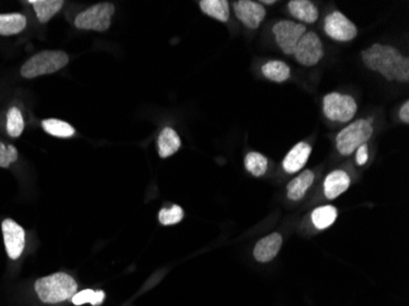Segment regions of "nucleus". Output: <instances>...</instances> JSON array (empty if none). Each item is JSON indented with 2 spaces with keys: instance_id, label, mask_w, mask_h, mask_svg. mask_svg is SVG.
Returning <instances> with one entry per match:
<instances>
[{
  "instance_id": "f257e3e1",
  "label": "nucleus",
  "mask_w": 409,
  "mask_h": 306,
  "mask_svg": "<svg viewBox=\"0 0 409 306\" xmlns=\"http://www.w3.org/2000/svg\"><path fill=\"white\" fill-rule=\"evenodd\" d=\"M363 62L372 72H380L389 81H409V58L398 49L384 44H372L363 51Z\"/></svg>"
},
{
  "instance_id": "f03ea898",
  "label": "nucleus",
  "mask_w": 409,
  "mask_h": 306,
  "mask_svg": "<svg viewBox=\"0 0 409 306\" xmlns=\"http://www.w3.org/2000/svg\"><path fill=\"white\" fill-rule=\"evenodd\" d=\"M34 291L41 302L58 304L72 299L77 293V283L67 273L58 272L37 279L34 283Z\"/></svg>"
},
{
  "instance_id": "7ed1b4c3",
  "label": "nucleus",
  "mask_w": 409,
  "mask_h": 306,
  "mask_svg": "<svg viewBox=\"0 0 409 306\" xmlns=\"http://www.w3.org/2000/svg\"><path fill=\"white\" fill-rule=\"evenodd\" d=\"M67 62L69 55L63 51H42L25 62L20 74L25 79L51 75L67 67Z\"/></svg>"
},
{
  "instance_id": "20e7f679",
  "label": "nucleus",
  "mask_w": 409,
  "mask_h": 306,
  "mask_svg": "<svg viewBox=\"0 0 409 306\" xmlns=\"http://www.w3.org/2000/svg\"><path fill=\"white\" fill-rule=\"evenodd\" d=\"M374 129L368 120H356L352 124L348 125L347 128L337 135L336 138V145L337 149L343 156H349L354 151H357L358 147L362 145L367 144L372 136Z\"/></svg>"
},
{
  "instance_id": "39448f33",
  "label": "nucleus",
  "mask_w": 409,
  "mask_h": 306,
  "mask_svg": "<svg viewBox=\"0 0 409 306\" xmlns=\"http://www.w3.org/2000/svg\"><path fill=\"white\" fill-rule=\"evenodd\" d=\"M115 11V6L112 3L95 4L77 15L74 24L77 29L103 32L110 29V20Z\"/></svg>"
},
{
  "instance_id": "423d86ee",
  "label": "nucleus",
  "mask_w": 409,
  "mask_h": 306,
  "mask_svg": "<svg viewBox=\"0 0 409 306\" xmlns=\"http://www.w3.org/2000/svg\"><path fill=\"white\" fill-rule=\"evenodd\" d=\"M323 109L326 118L337 123H347L357 113V102L352 96L332 92L324 97Z\"/></svg>"
},
{
  "instance_id": "0eeeda50",
  "label": "nucleus",
  "mask_w": 409,
  "mask_h": 306,
  "mask_svg": "<svg viewBox=\"0 0 409 306\" xmlns=\"http://www.w3.org/2000/svg\"><path fill=\"white\" fill-rule=\"evenodd\" d=\"M272 32L275 34L276 44H278L282 52L287 55H290L294 53L297 44L306 32V27L305 25L297 24L294 21H290V20H283L275 24Z\"/></svg>"
},
{
  "instance_id": "6e6552de",
  "label": "nucleus",
  "mask_w": 409,
  "mask_h": 306,
  "mask_svg": "<svg viewBox=\"0 0 409 306\" xmlns=\"http://www.w3.org/2000/svg\"><path fill=\"white\" fill-rule=\"evenodd\" d=\"M297 62L304 67H314L324 57V47L315 32H305L294 49Z\"/></svg>"
},
{
  "instance_id": "1a4fd4ad",
  "label": "nucleus",
  "mask_w": 409,
  "mask_h": 306,
  "mask_svg": "<svg viewBox=\"0 0 409 306\" xmlns=\"http://www.w3.org/2000/svg\"><path fill=\"white\" fill-rule=\"evenodd\" d=\"M324 29L327 36L338 42L352 41L358 34L357 26L339 11H333L327 15L325 19Z\"/></svg>"
},
{
  "instance_id": "9d476101",
  "label": "nucleus",
  "mask_w": 409,
  "mask_h": 306,
  "mask_svg": "<svg viewBox=\"0 0 409 306\" xmlns=\"http://www.w3.org/2000/svg\"><path fill=\"white\" fill-rule=\"evenodd\" d=\"M1 230L4 237L5 250L11 260H18L25 249V230L15 220H3Z\"/></svg>"
},
{
  "instance_id": "9b49d317",
  "label": "nucleus",
  "mask_w": 409,
  "mask_h": 306,
  "mask_svg": "<svg viewBox=\"0 0 409 306\" xmlns=\"http://www.w3.org/2000/svg\"><path fill=\"white\" fill-rule=\"evenodd\" d=\"M235 16L243 22L247 29H257L262 20L266 16L265 8L257 1L238 0L234 3Z\"/></svg>"
},
{
  "instance_id": "f8f14e48",
  "label": "nucleus",
  "mask_w": 409,
  "mask_h": 306,
  "mask_svg": "<svg viewBox=\"0 0 409 306\" xmlns=\"http://www.w3.org/2000/svg\"><path fill=\"white\" fill-rule=\"evenodd\" d=\"M282 243H283V239H282L281 234L272 233V234L267 235L261 240H259V243L255 245L254 258L259 262H270L280 253Z\"/></svg>"
},
{
  "instance_id": "ddd939ff",
  "label": "nucleus",
  "mask_w": 409,
  "mask_h": 306,
  "mask_svg": "<svg viewBox=\"0 0 409 306\" xmlns=\"http://www.w3.org/2000/svg\"><path fill=\"white\" fill-rule=\"evenodd\" d=\"M311 153V146L306 142H299L290 149L285 159H283V169L290 174L299 172L308 162Z\"/></svg>"
},
{
  "instance_id": "4468645a",
  "label": "nucleus",
  "mask_w": 409,
  "mask_h": 306,
  "mask_svg": "<svg viewBox=\"0 0 409 306\" xmlns=\"http://www.w3.org/2000/svg\"><path fill=\"white\" fill-rule=\"evenodd\" d=\"M351 185V178L344 171H333L330 173L324 182L325 197L333 200L341 194L347 192Z\"/></svg>"
},
{
  "instance_id": "2eb2a0df",
  "label": "nucleus",
  "mask_w": 409,
  "mask_h": 306,
  "mask_svg": "<svg viewBox=\"0 0 409 306\" xmlns=\"http://www.w3.org/2000/svg\"><path fill=\"white\" fill-rule=\"evenodd\" d=\"M290 15L305 24H314L319 19V10L309 0H292L288 3Z\"/></svg>"
},
{
  "instance_id": "dca6fc26",
  "label": "nucleus",
  "mask_w": 409,
  "mask_h": 306,
  "mask_svg": "<svg viewBox=\"0 0 409 306\" xmlns=\"http://www.w3.org/2000/svg\"><path fill=\"white\" fill-rule=\"evenodd\" d=\"M314 173L306 169L303 173H300L298 177L294 178L287 187V197L293 201H299L305 197L306 192L309 190L311 184L314 182Z\"/></svg>"
},
{
  "instance_id": "f3484780",
  "label": "nucleus",
  "mask_w": 409,
  "mask_h": 306,
  "mask_svg": "<svg viewBox=\"0 0 409 306\" xmlns=\"http://www.w3.org/2000/svg\"><path fill=\"white\" fill-rule=\"evenodd\" d=\"M157 145L160 157H171V154H174L178 149H181V138L176 134V130L164 128L158 136Z\"/></svg>"
},
{
  "instance_id": "a211bd4d",
  "label": "nucleus",
  "mask_w": 409,
  "mask_h": 306,
  "mask_svg": "<svg viewBox=\"0 0 409 306\" xmlns=\"http://www.w3.org/2000/svg\"><path fill=\"white\" fill-rule=\"evenodd\" d=\"M27 24L22 14H0V36H14L24 31Z\"/></svg>"
},
{
  "instance_id": "6ab92c4d",
  "label": "nucleus",
  "mask_w": 409,
  "mask_h": 306,
  "mask_svg": "<svg viewBox=\"0 0 409 306\" xmlns=\"http://www.w3.org/2000/svg\"><path fill=\"white\" fill-rule=\"evenodd\" d=\"M30 4L34 6V13L41 24H46L62 9L64 1L63 0H31Z\"/></svg>"
},
{
  "instance_id": "aec40b11",
  "label": "nucleus",
  "mask_w": 409,
  "mask_h": 306,
  "mask_svg": "<svg viewBox=\"0 0 409 306\" xmlns=\"http://www.w3.org/2000/svg\"><path fill=\"white\" fill-rule=\"evenodd\" d=\"M202 13L221 22L229 20V3L227 0H201L199 1Z\"/></svg>"
},
{
  "instance_id": "412c9836",
  "label": "nucleus",
  "mask_w": 409,
  "mask_h": 306,
  "mask_svg": "<svg viewBox=\"0 0 409 306\" xmlns=\"http://www.w3.org/2000/svg\"><path fill=\"white\" fill-rule=\"evenodd\" d=\"M261 72L264 76L267 77L268 80L278 82V84L287 81L290 77V67L286 62H280V60H272L264 64Z\"/></svg>"
},
{
  "instance_id": "4be33fe9",
  "label": "nucleus",
  "mask_w": 409,
  "mask_h": 306,
  "mask_svg": "<svg viewBox=\"0 0 409 306\" xmlns=\"http://www.w3.org/2000/svg\"><path fill=\"white\" fill-rule=\"evenodd\" d=\"M337 208L333 206H323L318 207L311 213V220L318 230H323L328 228L335 223L337 218Z\"/></svg>"
},
{
  "instance_id": "5701e85b",
  "label": "nucleus",
  "mask_w": 409,
  "mask_h": 306,
  "mask_svg": "<svg viewBox=\"0 0 409 306\" xmlns=\"http://www.w3.org/2000/svg\"><path fill=\"white\" fill-rule=\"evenodd\" d=\"M42 128L47 134L53 135L56 138H72L75 135V129L69 123L63 120L46 119L42 121Z\"/></svg>"
},
{
  "instance_id": "b1692460",
  "label": "nucleus",
  "mask_w": 409,
  "mask_h": 306,
  "mask_svg": "<svg viewBox=\"0 0 409 306\" xmlns=\"http://www.w3.org/2000/svg\"><path fill=\"white\" fill-rule=\"evenodd\" d=\"M244 164L247 172L252 173L254 177H262L266 173L268 161L261 153L250 152L247 153Z\"/></svg>"
},
{
  "instance_id": "393cba45",
  "label": "nucleus",
  "mask_w": 409,
  "mask_h": 306,
  "mask_svg": "<svg viewBox=\"0 0 409 306\" xmlns=\"http://www.w3.org/2000/svg\"><path fill=\"white\" fill-rule=\"evenodd\" d=\"M6 131L11 138H19L20 135L22 134L25 128L24 118L20 112L19 108L13 107L10 108L8 114H6Z\"/></svg>"
},
{
  "instance_id": "a878e982",
  "label": "nucleus",
  "mask_w": 409,
  "mask_h": 306,
  "mask_svg": "<svg viewBox=\"0 0 409 306\" xmlns=\"http://www.w3.org/2000/svg\"><path fill=\"white\" fill-rule=\"evenodd\" d=\"M105 294L103 291H92V289H85V291H82V292L77 293L74 297H72V304L74 305H84V304H87L90 302L92 306H98L105 302Z\"/></svg>"
},
{
  "instance_id": "bb28decb",
  "label": "nucleus",
  "mask_w": 409,
  "mask_h": 306,
  "mask_svg": "<svg viewBox=\"0 0 409 306\" xmlns=\"http://www.w3.org/2000/svg\"><path fill=\"white\" fill-rule=\"evenodd\" d=\"M184 217V211L181 206L174 205L169 208H162L160 211L158 220L163 225H173L179 223Z\"/></svg>"
},
{
  "instance_id": "cd10ccee",
  "label": "nucleus",
  "mask_w": 409,
  "mask_h": 306,
  "mask_svg": "<svg viewBox=\"0 0 409 306\" xmlns=\"http://www.w3.org/2000/svg\"><path fill=\"white\" fill-rule=\"evenodd\" d=\"M19 158V152L13 145L5 146L3 142H0V167L9 168L10 164L16 162Z\"/></svg>"
},
{
  "instance_id": "c85d7f7f",
  "label": "nucleus",
  "mask_w": 409,
  "mask_h": 306,
  "mask_svg": "<svg viewBox=\"0 0 409 306\" xmlns=\"http://www.w3.org/2000/svg\"><path fill=\"white\" fill-rule=\"evenodd\" d=\"M368 158H369V152H368V145L364 144L357 149V164L358 166H364L367 163Z\"/></svg>"
},
{
  "instance_id": "c756f323",
  "label": "nucleus",
  "mask_w": 409,
  "mask_h": 306,
  "mask_svg": "<svg viewBox=\"0 0 409 306\" xmlns=\"http://www.w3.org/2000/svg\"><path fill=\"white\" fill-rule=\"evenodd\" d=\"M400 118L403 123L408 124L409 123V102H405V105H402L400 110Z\"/></svg>"
},
{
  "instance_id": "7c9ffc66",
  "label": "nucleus",
  "mask_w": 409,
  "mask_h": 306,
  "mask_svg": "<svg viewBox=\"0 0 409 306\" xmlns=\"http://www.w3.org/2000/svg\"><path fill=\"white\" fill-rule=\"evenodd\" d=\"M259 3H260V4H267V5H272V4H275V1H273V0H270V1H265V0H262V1H259Z\"/></svg>"
}]
</instances>
